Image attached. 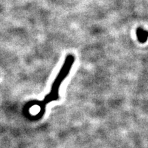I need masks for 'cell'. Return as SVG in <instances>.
I'll return each instance as SVG.
<instances>
[{"mask_svg": "<svg viewBox=\"0 0 148 148\" xmlns=\"http://www.w3.org/2000/svg\"><path fill=\"white\" fill-rule=\"evenodd\" d=\"M75 60V56L73 54H68L66 56L60 71L58 72V75H56L52 84H51L50 92L45 96V99H44V104H47L53 101H56L59 99V88H60L62 82L69 74L70 70L71 69Z\"/></svg>", "mask_w": 148, "mask_h": 148, "instance_id": "obj_1", "label": "cell"}, {"mask_svg": "<svg viewBox=\"0 0 148 148\" xmlns=\"http://www.w3.org/2000/svg\"><path fill=\"white\" fill-rule=\"evenodd\" d=\"M136 36L140 43H145L148 40V31L144 29L143 27H138L136 29Z\"/></svg>", "mask_w": 148, "mask_h": 148, "instance_id": "obj_2", "label": "cell"}]
</instances>
